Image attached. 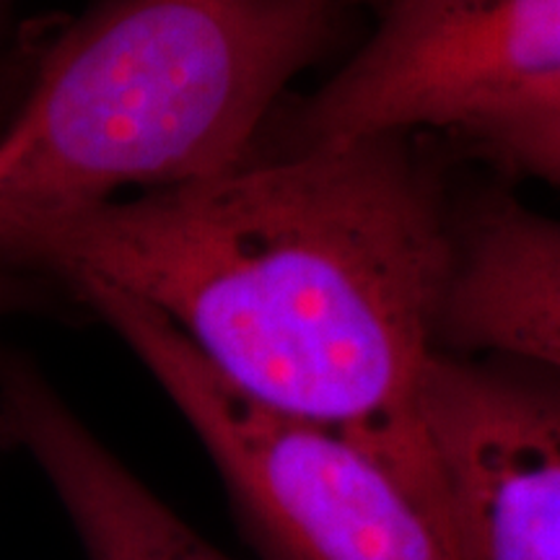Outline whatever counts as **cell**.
Masks as SVG:
<instances>
[{"mask_svg": "<svg viewBox=\"0 0 560 560\" xmlns=\"http://www.w3.org/2000/svg\"><path fill=\"white\" fill-rule=\"evenodd\" d=\"M454 223L457 265L439 348L560 371V219L490 195Z\"/></svg>", "mask_w": 560, "mask_h": 560, "instance_id": "52a82bcc", "label": "cell"}, {"mask_svg": "<svg viewBox=\"0 0 560 560\" xmlns=\"http://www.w3.org/2000/svg\"><path fill=\"white\" fill-rule=\"evenodd\" d=\"M454 215L408 136H371L32 231L0 272L143 301L252 400L380 459L452 535L420 380L457 265Z\"/></svg>", "mask_w": 560, "mask_h": 560, "instance_id": "6da1fadb", "label": "cell"}, {"mask_svg": "<svg viewBox=\"0 0 560 560\" xmlns=\"http://www.w3.org/2000/svg\"><path fill=\"white\" fill-rule=\"evenodd\" d=\"M13 450L11 446V436H9V429H5V420L0 416V454Z\"/></svg>", "mask_w": 560, "mask_h": 560, "instance_id": "7c38bea8", "label": "cell"}, {"mask_svg": "<svg viewBox=\"0 0 560 560\" xmlns=\"http://www.w3.org/2000/svg\"><path fill=\"white\" fill-rule=\"evenodd\" d=\"M0 416L13 450L45 478L83 560H234L89 429L37 361L3 342Z\"/></svg>", "mask_w": 560, "mask_h": 560, "instance_id": "8992f818", "label": "cell"}, {"mask_svg": "<svg viewBox=\"0 0 560 560\" xmlns=\"http://www.w3.org/2000/svg\"><path fill=\"white\" fill-rule=\"evenodd\" d=\"M420 418L462 560H560V371L436 348Z\"/></svg>", "mask_w": 560, "mask_h": 560, "instance_id": "5b68a950", "label": "cell"}, {"mask_svg": "<svg viewBox=\"0 0 560 560\" xmlns=\"http://www.w3.org/2000/svg\"><path fill=\"white\" fill-rule=\"evenodd\" d=\"M19 0H0V42L11 39V21Z\"/></svg>", "mask_w": 560, "mask_h": 560, "instance_id": "8fae6325", "label": "cell"}, {"mask_svg": "<svg viewBox=\"0 0 560 560\" xmlns=\"http://www.w3.org/2000/svg\"><path fill=\"white\" fill-rule=\"evenodd\" d=\"M332 3L96 0L42 26L0 122V257L32 231L249 161Z\"/></svg>", "mask_w": 560, "mask_h": 560, "instance_id": "7a4b0ae2", "label": "cell"}, {"mask_svg": "<svg viewBox=\"0 0 560 560\" xmlns=\"http://www.w3.org/2000/svg\"><path fill=\"white\" fill-rule=\"evenodd\" d=\"M37 32H19L16 37L0 42V122L16 104L21 89L30 79Z\"/></svg>", "mask_w": 560, "mask_h": 560, "instance_id": "9c48e42d", "label": "cell"}, {"mask_svg": "<svg viewBox=\"0 0 560 560\" xmlns=\"http://www.w3.org/2000/svg\"><path fill=\"white\" fill-rule=\"evenodd\" d=\"M560 89V0H454L382 13L359 52L301 104L291 151L425 128L470 136Z\"/></svg>", "mask_w": 560, "mask_h": 560, "instance_id": "277c9868", "label": "cell"}, {"mask_svg": "<svg viewBox=\"0 0 560 560\" xmlns=\"http://www.w3.org/2000/svg\"><path fill=\"white\" fill-rule=\"evenodd\" d=\"M68 293L185 418L260 560H462L450 532L359 444L252 400L143 301L96 283Z\"/></svg>", "mask_w": 560, "mask_h": 560, "instance_id": "3957f363", "label": "cell"}, {"mask_svg": "<svg viewBox=\"0 0 560 560\" xmlns=\"http://www.w3.org/2000/svg\"><path fill=\"white\" fill-rule=\"evenodd\" d=\"M511 170L560 190V89L470 132Z\"/></svg>", "mask_w": 560, "mask_h": 560, "instance_id": "ba28073f", "label": "cell"}, {"mask_svg": "<svg viewBox=\"0 0 560 560\" xmlns=\"http://www.w3.org/2000/svg\"><path fill=\"white\" fill-rule=\"evenodd\" d=\"M446 3H454V0H384L382 13H420Z\"/></svg>", "mask_w": 560, "mask_h": 560, "instance_id": "30bf717a", "label": "cell"}]
</instances>
